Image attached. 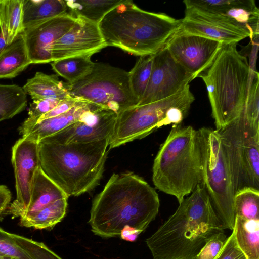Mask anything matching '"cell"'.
<instances>
[{
	"instance_id": "1",
	"label": "cell",
	"mask_w": 259,
	"mask_h": 259,
	"mask_svg": "<svg viewBox=\"0 0 259 259\" xmlns=\"http://www.w3.org/2000/svg\"><path fill=\"white\" fill-rule=\"evenodd\" d=\"M158 195L142 178L127 172L113 174L94 199L89 223L96 235H120L125 225L142 232L157 216Z\"/></svg>"
},
{
	"instance_id": "2",
	"label": "cell",
	"mask_w": 259,
	"mask_h": 259,
	"mask_svg": "<svg viewBox=\"0 0 259 259\" xmlns=\"http://www.w3.org/2000/svg\"><path fill=\"white\" fill-rule=\"evenodd\" d=\"M224 229L208 193L199 184L145 242L153 259H196L206 243Z\"/></svg>"
},
{
	"instance_id": "3",
	"label": "cell",
	"mask_w": 259,
	"mask_h": 259,
	"mask_svg": "<svg viewBox=\"0 0 259 259\" xmlns=\"http://www.w3.org/2000/svg\"><path fill=\"white\" fill-rule=\"evenodd\" d=\"M181 22V19L146 11L131 0H123L104 16L98 26L107 46L142 56L155 55L163 49Z\"/></svg>"
},
{
	"instance_id": "4",
	"label": "cell",
	"mask_w": 259,
	"mask_h": 259,
	"mask_svg": "<svg viewBox=\"0 0 259 259\" xmlns=\"http://www.w3.org/2000/svg\"><path fill=\"white\" fill-rule=\"evenodd\" d=\"M109 139L68 144L42 140L38 142L40 168L68 197L89 192L102 177Z\"/></svg>"
},
{
	"instance_id": "5",
	"label": "cell",
	"mask_w": 259,
	"mask_h": 259,
	"mask_svg": "<svg viewBox=\"0 0 259 259\" xmlns=\"http://www.w3.org/2000/svg\"><path fill=\"white\" fill-rule=\"evenodd\" d=\"M201 165L197 131L190 125H172L154 160L153 184L180 203L201 183Z\"/></svg>"
},
{
	"instance_id": "6",
	"label": "cell",
	"mask_w": 259,
	"mask_h": 259,
	"mask_svg": "<svg viewBox=\"0 0 259 259\" xmlns=\"http://www.w3.org/2000/svg\"><path fill=\"white\" fill-rule=\"evenodd\" d=\"M237 44H223L210 66L198 76L206 87L217 131L240 115L247 97L249 66Z\"/></svg>"
},
{
	"instance_id": "7",
	"label": "cell",
	"mask_w": 259,
	"mask_h": 259,
	"mask_svg": "<svg viewBox=\"0 0 259 259\" xmlns=\"http://www.w3.org/2000/svg\"><path fill=\"white\" fill-rule=\"evenodd\" d=\"M194 100L188 84L168 98L121 111L117 114L109 149L141 139L163 126L181 124Z\"/></svg>"
},
{
	"instance_id": "8",
	"label": "cell",
	"mask_w": 259,
	"mask_h": 259,
	"mask_svg": "<svg viewBox=\"0 0 259 259\" xmlns=\"http://www.w3.org/2000/svg\"><path fill=\"white\" fill-rule=\"evenodd\" d=\"M201 154V181L225 229L233 230L235 194L227 157L219 132L201 127L197 131Z\"/></svg>"
},
{
	"instance_id": "9",
	"label": "cell",
	"mask_w": 259,
	"mask_h": 259,
	"mask_svg": "<svg viewBox=\"0 0 259 259\" xmlns=\"http://www.w3.org/2000/svg\"><path fill=\"white\" fill-rule=\"evenodd\" d=\"M68 92L72 97L117 114L138 103L131 87L128 72L107 63H95L89 74L69 84Z\"/></svg>"
},
{
	"instance_id": "10",
	"label": "cell",
	"mask_w": 259,
	"mask_h": 259,
	"mask_svg": "<svg viewBox=\"0 0 259 259\" xmlns=\"http://www.w3.org/2000/svg\"><path fill=\"white\" fill-rule=\"evenodd\" d=\"M227 157L235 193L244 187L259 190V131L240 115L218 131Z\"/></svg>"
},
{
	"instance_id": "11",
	"label": "cell",
	"mask_w": 259,
	"mask_h": 259,
	"mask_svg": "<svg viewBox=\"0 0 259 259\" xmlns=\"http://www.w3.org/2000/svg\"><path fill=\"white\" fill-rule=\"evenodd\" d=\"M185 16L176 32L199 35L224 44L237 43L250 37L249 33L225 17L199 9L189 0L183 1Z\"/></svg>"
},
{
	"instance_id": "12",
	"label": "cell",
	"mask_w": 259,
	"mask_h": 259,
	"mask_svg": "<svg viewBox=\"0 0 259 259\" xmlns=\"http://www.w3.org/2000/svg\"><path fill=\"white\" fill-rule=\"evenodd\" d=\"M223 44L199 35L176 32L165 47L195 79L210 66Z\"/></svg>"
},
{
	"instance_id": "13",
	"label": "cell",
	"mask_w": 259,
	"mask_h": 259,
	"mask_svg": "<svg viewBox=\"0 0 259 259\" xmlns=\"http://www.w3.org/2000/svg\"><path fill=\"white\" fill-rule=\"evenodd\" d=\"M194 79L164 47L154 55L150 77L145 92L137 105L159 101L178 93Z\"/></svg>"
},
{
	"instance_id": "14",
	"label": "cell",
	"mask_w": 259,
	"mask_h": 259,
	"mask_svg": "<svg viewBox=\"0 0 259 259\" xmlns=\"http://www.w3.org/2000/svg\"><path fill=\"white\" fill-rule=\"evenodd\" d=\"M11 161L16 199L8 207V213L13 217L20 218L29 204L33 177L40 167L38 142L24 137L18 139L12 148Z\"/></svg>"
},
{
	"instance_id": "15",
	"label": "cell",
	"mask_w": 259,
	"mask_h": 259,
	"mask_svg": "<svg viewBox=\"0 0 259 259\" xmlns=\"http://www.w3.org/2000/svg\"><path fill=\"white\" fill-rule=\"evenodd\" d=\"M117 116L113 111L99 107L86 112L78 120L42 140L68 144L90 143L110 138Z\"/></svg>"
},
{
	"instance_id": "16",
	"label": "cell",
	"mask_w": 259,
	"mask_h": 259,
	"mask_svg": "<svg viewBox=\"0 0 259 259\" xmlns=\"http://www.w3.org/2000/svg\"><path fill=\"white\" fill-rule=\"evenodd\" d=\"M74 25L52 47V62L67 58L93 55L107 47L98 24L77 16Z\"/></svg>"
},
{
	"instance_id": "17",
	"label": "cell",
	"mask_w": 259,
	"mask_h": 259,
	"mask_svg": "<svg viewBox=\"0 0 259 259\" xmlns=\"http://www.w3.org/2000/svg\"><path fill=\"white\" fill-rule=\"evenodd\" d=\"M75 17L67 13L44 21L23 31L32 64L52 62L53 44L75 24Z\"/></svg>"
},
{
	"instance_id": "18",
	"label": "cell",
	"mask_w": 259,
	"mask_h": 259,
	"mask_svg": "<svg viewBox=\"0 0 259 259\" xmlns=\"http://www.w3.org/2000/svg\"><path fill=\"white\" fill-rule=\"evenodd\" d=\"M195 7L221 15L247 31L251 39L258 36L259 10L253 0H189Z\"/></svg>"
},
{
	"instance_id": "19",
	"label": "cell",
	"mask_w": 259,
	"mask_h": 259,
	"mask_svg": "<svg viewBox=\"0 0 259 259\" xmlns=\"http://www.w3.org/2000/svg\"><path fill=\"white\" fill-rule=\"evenodd\" d=\"M99 107L80 100L74 107L64 113L36 123L24 132L21 135L22 137L38 142L78 120L86 112Z\"/></svg>"
},
{
	"instance_id": "20",
	"label": "cell",
	"mask_w": 259,
	"mask_h": 259,
	"mask_svg": "<svg viewBox=\"0 0 259 259\" xmlns=\"http://www.w3.org/2000/svg\"><path fill=\"white\" fill-rule=\"evenodd\" d=\"M68 198V195L44 172L40 166L33 177L29 204L20 219L29 218L55 202Z\"/></svg>"
},
{
	"instance_id": "21",
	"label": "cell",
	"mask_w": 259,
	"mask_h": 259,
	"mask_svg": "<svg viewBox=\"0 0 259 259\" xmlns=\"http://www.w3.org/2000/svg\"><path fill=\"white\" fill-rule=\"evenodd\" d=\"M31 64L22 32L0 53V79L14 78Z\"/></svg>"
},
{
	"instance_id": "22",
	"label": "cell",
	"mask_w": 259,
	"mask_h": 259,
	"mask_svg": "<svg viewBox=\"0 0 259 259\" xmlns=\"http://www.w3.org/2000/svg\"><path fill=\"white\" fill-rule=\"evenodd\" d=\"M67 13L64 0H23L24 30Z\"/></svg>"
},
{
	"instance_id": "23",
	"label": "cell",
	"mask_w": 259,
	"mask_h": 259,
	"mask_svg": "<svg viewBox=\"0 0 259 259\" xmlns=\"http://www.w3.org/2000/svg\"><path fill=\"white\" fill-rule=\"evenodd\" d=\"M68 83L60 81L56 74L48 75L37 72L22 87L32 100L48 98H63L70 95Z\"/></svg>"
},
{
	"instance_id": "24",
	"label": "cell",
	"mask_w": 259,
	"mask_h": 259,
	"mask_svg": "<svg viewBox=\"0 0 259 259\" xmlns=\"http://www.w3.org/2000/svg\"><path fill=\"white\" fill-rule=\"evenodd\" d=\"M232 231L239 248L247 259H259V220L235 217Z\"/></svg>"
},
{
	"instance_id": "25",
	"label": "cell",
	"mask_w": 259,
	"mask_h": 259,
	"mask_svg": "<svg viewBox=\"0 0 259 259\" xmlns=\"http://www.w3.org/2000/svg\"><path fill=\"white\" fill-rule=\"evenodd\" d=\"M123 0H65L67 13L72 16L82 17L98 24L110 10Z\"/></svg>"
},
{
	"instance_id": "26",
	"label": "cell",
	"mask_w": 259,
	"mask_h": 259,
	"mask_svg": "<svg viewBox=\"0 0 259 259\" xmlns=\"http://www.w3.org/2000/svg\"><path fill=\"white\" fill-rule=\"evenodd\" d=\"M92 55L77 56L52 62V69L72 84L83 78L92 71L95 63L91 60Z\"/></svg>"
},
{
	"instance_id": "27",
	"label": "cell",
	"mask_w": 259,
	"mask_h": 259,
	"mask_svg": "<svg viewBox=\"0 0 259 259\" xmlns=\"http://www.w3.org/2000/svg\"><path fill=\"white\" fill-rule=\"evenodd\" d=\"M27 104V94L22 87L0 84V122L21 113Z\"/></svg>"
},
{
	"instance_id": "28",
	"label": "cell",
	"mask_w": 259,
	"mask_h": 259,
	"mask_svg": "<svg viewBox=\"0 0 259 259\" xmlns=\"http://www.w3.org/2000/svg\"><path fill=\"white\" fill-rule=\"evenodd\" d=\"M67 200H59L29 218L20 219V225L36 229L53 228L64 218L67 207Z\"/></svg>"
},
{
	"instance_id": "29",
	"label": "cell",
	"mask_w": 259,
	"mask_h": 259,
	"mask_svg": "<svg viewBox=\"0 0 259 259\" xmlns=\"http://www.w3.org/2000/svg\"><path fill=\"white\" fill-rule=\"evenodd\" d=\"M234 210L235 217L246 220H259V190L244 187L234 195Z\"/></svg>"
},
{
	"instance_id": "30",
	"label": "cell",
	"mask_w": 259,
	"mask_h": 259,
	"mask_svg": "<svg viewBox=\"0 0 259 259\" xmlns=\"http://www.w3.org/2000/svg\"><path fill=\"white\" fill-rule=\"evenodd\" d=\"M153 57L154 55L140 56L128 72L131 87L138 103L145 92L150 77Z\"/></svg>"
},
{
	"instance_id": "31",
	"label": "cell",
	"mask_w": 259,
	"mask_h": 259,
	"mask_svg": "<svg viewBox=\"0 0 259 259\" xmlns=\"http://www.w3.org/2000/svg\"><path fill=\"white\" fill-rule=\"evenodd\" d=\"M259 79L257 72L250 75V81L243 110L245 120L253 130L259 131Z\"/></svg>"
},
{
	"instance_id": "32",
	"label": "cell",
	"mask_w": 259,
	"mask_h": 259,
	"mask_svg": "<svg viewBox=\"0 0 259 259\" xmlns=\"http://www.w3.org/2000/svg\"><path fill=\"white\" fill-rule=\"evenodd\" d=\"M23 0H5L8 36L7 45L11 44L24 30Z\"/></svg>"
},
{
	"instance_id": "33",
	"label": "cell",
	"mask_w": 259,
	"mask_h": 259,
	"mask_svg": "<svg viewBox=\"0 0 259 259\" xmlns=\"http://www.w3.org/2000/svg\"><path fill=\"white\" fill-rule=\"evenodd\" d=\"M63 98H48L32 100L28 109V117L18 128L20 135L35 125L42 115L54 108Z\"/></svg>"
},
{
	"instance_id": "34",
	"label": "cell",
	"mask_w": 259,
	"mask_h": 259,
	"mask_svg": "<svg viewBox=\"0 0 259 259\" xmlns=\"http://www.w3.org/2000/svg\"><path fill=\"white\" fill-rule=\"evenodd\" d=\"M16 243L31 259H62L44 243L11 233Z\"/></svg>"
},
{
	"instance_id": "35",
	"label": "cell",
	"mask_w": 259,
	"mask_h": 259,
	"mask_svg": "<svg viewBox=\"0 0 259 259\" xmlns=\"http://www.w3.org/2000/svg\"><path fill=\"white\" fill-rule=\"evenodd\" d=\"M0 254L16 259H31L16 243L11 233L0 227Z\"/></svg>"
},
{
	"instance_id": "36",
	"label": "cell",
	"mask_w": 259,
	"mask_h": 259,
	"mask_svg": "<svg viewBox=\"0 0 259 259\" xmlns=\"http://www.w3.org/2000/svg\"><path fill=\"white\" fill-rule=\"evenodd\" d=\"M227 238L224 232L213 236L202 248L196 259H214L223 247Z\"/></svg>"
},
{
	"instance_id": "37",
	"label": "cell",
	"mask_w": 259,
	"mask_h": 259,
	"mask_svg": "<svg viewBox=\"0 0 259 259\" xmlns=\"http://www.w3.org/2000/svg\"><path fill=\"white\" fill-rule=\"evenodd\" d=\"M214 259H247L236 243L233 231Z\"/></svg>"
},
{
	"instance_id": "38",
	"label": "cell",
	"mask_w": 259,
	"mask_h": 259,
	"mask_svg": "<svg viewBox=\"0 0 259 259\" xmlns=\"http://www.w3.org/2000/svg\"><path fill=\"white\" fill-rule=\"evenodd\" d=\"M80 100V99L72 97L70 95H68L63 98L54 108L42 115L37 123L44 119L64 113L74 107Z\"/></svg>"
},
{
	"instance_id": "39",
	"label": "cell",
	"mask_w": 259,
	"mask_h": 259,
	"mask_svg": "<svg viewBox=\"0 0 259 259\" xmlns=\"http://www.w3.org/2000/svg\"><path fill=\"white\" fill-rule=\"evenodd\" d=\"M7 36L5 0H0V53L7 46Z\"/></svg>"
},
{
	"instance_id": "40",
	"label": "cell",
	"mask_w": 259,
	"mask_h": 259,
	"mask_svg": "<svg viewBox=\"0 0 259 259\" xmlns=\"http://www.w3.org/2000/svg\"><path fill=\"white\" fill-rule=\"evenodd\" d=\"M12 198L11 193L5 185H0V217L7 209Z\"/></svg>"
},
{
	"instance_id": "41",
	"label": "cell",
	"mask_w": 259,
	"mask_h": 259,
	"mask_svg": "<svg viewBox=\"0 0 259 259\" xmlns=\"http://www.w3.org/2000/svg\"><path fill=\"white\" fill-rule=\"evenodd\" d=\"M141 233V231L133 227L125 225L121 230L119 236L124 240L134 242Z\"/></svg>"
},
{
	"instance_id": "42",
	"label": "cell",
	"mask_w": 259,
	"mask_h": 259,
	"mask_svg": "<svg viewBox=\"0 0 259 259\" xmlns=\"http://www.w3.org/2000/svg\"><path fill=\"white\" fill-rule=\"evenodd\" d=\"M0 259H16V258L12 257H10V256H5V255H2L0 254Z\"/></svg>"
}]
</instances>
